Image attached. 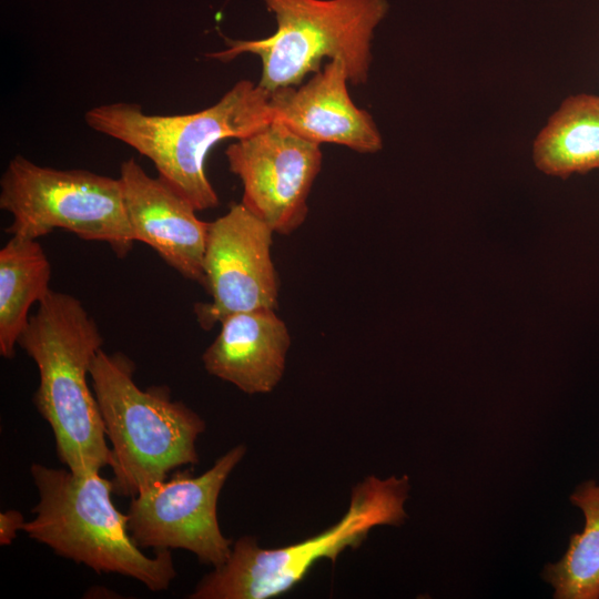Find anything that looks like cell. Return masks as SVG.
<instances>
[{"label": "cell", "mask_w": 599, "mask_h": 599, "mask_svg": "<svg viewBox=\"0 0 599 599\" xmlns=\"http://www.w3.org/2000/svg\"><path fill=\"white\" fill-rule=\"evenodd\" d=\"M102 343L82 303L52 290L18 339L39 370L33 402L53 432L57 456L78 476L100 473L110 461L103 419L88 384Z\"/></svg>", "instance_id": "obj_1"}, {"label": "cell", "mask_w": 599, "mask_h": 599, "mask_svg": "<svg viewBox=\"0 0 599 599\" xmlns=\"http://www.w3.org/2000/svg\"><path fill=\"white\" fill-rule=\"evenodd\" d=\"M271 92L250 80L236 82L213 105L185 114H149L138 103L111 102L88 110L93 131L148 158L159 177L196 211L220 200L205 172V159L220 142L245 138L273 121Z\"/></svg>", "instance_id": "obj_2"}, {"label": "cell", "mask_w": 599, "mask_h": 599, "mask_svg": "<svg viewBox=\"0 0 599 599\" xmlns=\"http://www.w3.org/2000/svg\"><path fill=\"white\" fill-rule=\"evenodd\" d=\"M133 363L122 354L98 352L90 379L111 441L113 491L134 497L181 466L195 465L205 422L163 386L140 388Z\"/></svg>", "instance_id": "obj_3"}, {"label": "cell", "mask_w": 599, "mask_h": 599, "mask_svg": "<svg viewBox=\"0 0 599 599\" xmlns=\"http://www.w3.org/2000/svg\"><path fill=\"white\" fill-rule=\"evenodd\" d=\"M30 473L39 494L34 517L23 528L31 539L97 572L131 577L152 591L169 588L176 576L171 550L154 557L141 551L130 535L128 515L113 504L112 480L41 464H33Z\"/></svg>", "instance_id": "obj_4"}, {"label": "cell", "mask_w": 599, "mask_h": 599, "mask_svg": "<svg viewBox=\"0 0 599 599\" xmlns=\"http://www.w3.org/2000/svg\"><path fill=\"white\" fill-rule=\"evenodd\" d=\"M410 489L408 476H369L352 490L347 511L338 522L301 542L261 548L243 536L232 545L229 559L214 568L189 596L192 599H267L300 583L321 559L333 564L347 548L356 549L376 526L402 525Z\"/></svg>", "instance_id": "obj_5"}, {"label": "cell", "mask_w": 599, "mask_h": 599, "mask_svg": "<svg viewBox=\"0 0 599 599\" xmlns=\"http://www.w3.org/2000/svg\"><path fill=\"white\" fill-rule=\"evenodd\" d=\"M276 19L263 39H225L226 48L207 54L229 62L241 54L260 58L257 84L268 92L297 87L321 70L324 58L342 59L349 83L365 84L372 64L376 27L388 12L387 0H263Z\"/></svg>", "instance_id": "obj_6"}, {"label": "cell", "mask_w": 599, "mask_h": 599, "mask_svg": "<svg viewBox=\"0 0 599 599\" xmlns=\"http://www.w3.org/2000/svg\"><path fill=\"white\" fill-rule=\"evenodd\" d=\"M0 209L11 215L6 229L11 236L38 240L64 230L106 243L119 257L136 242L119 177L42 166L16 155L0 180Z\"/></svg>", "instance_id": "obj_7"}, {"label": "cell", "mask_w": 599, "mask_h": 599, "mask_svg": "<svg viewBox=\"0 0 599 599\" xmlns=\"http://www.w3.org/2000/svg\"><path fill=\"white\" fill-rule=\"evenodd\" d=\"M246 453L237 445L200 476L177 474L131 498L128 528L140 548L155 551L184 549L214 568L232 551L217 520V500L230 474Z\"/></svg>", "instance_id": "obj_8"}, {"label": "cell", "mask_w": 599, "mask_h": 599, "mask_svg": "<svg viewBox=\"0 0 599 599\" xmlns=\"http://www.w3.org/2000/svg\"><path fill=\"white\" fill-rule=\"evenodd\" d=\"M230 171L243 186L241 203L274 233L288 235L308 214L307 200L322 167V151L272 121L225 150Z\"/></svg>", "instance_id": "obj_9"}, {"label": "cell", "mask_w": 599, "mask_h": 599, "mask_svg": "<svg viewBox=\"0 0 599 599\" xmlns=\"http://www.w3.org/2000/svg\"><path fill=\"white\" fill-rule=\"evenodd\" d=\"M273 233L242 203L210 222L203 286L211 301L194 306L202 328L211 329L236 313L275 309L278 281L271 253Z\"/></svg>", "instance_id": "obj_10"}, {"label": "cell", "mask_w": 599, "mask_h": 599, "mask_svg": "<svg viewBox=\"0 0 599 599\" xmlns=\"http://www.w3.org/2000/svg\"><path fill=\"white\" fill-rule=\"evenodd\" d=\"M119 180L135 241L153 248L185 278L204 285L210 222L200 220L187 200L132 158L121 164Z\"/></svg>", "instance_id": "obj_11"}, {"label": "cell", "mask_w": 599, "mask_h": 599, "mask_svg": "<svg viewBox=\"0 0 599 599\" xmlns=\"http://www.w3.org/2000/svg\"><path fill=\"white\" fill-rule=\"evenodd\" d=\"M342 59L329 60L305 84L271 92L273 121L321 145L334 143L358 153H376L382 134L373 116L349 97Z\"/></svg>", "instance_id": "obj_12"}, {"label": "cell", "mask_w": 599, "mask_h": 599, "mask_svg": "<svg viewBox=\"0 0 599 599\" xmlns=\"http://www.w3.org/2000/svg\"><path fill=\"white\" fill-rule=\"evenodd\" d=\"M202 361L206 372L246 394L272 392L283 377L291 335L275 309L227 316Z\"/></svg>", "instance_id": "obj_13"}, {"label": "cell", "mask_w": 599, "mask_h": 599, "mask_svg": "<svg viewBox=\"0 0 599 599\" xmlns=\"http://www.w3.org/2000/svg\"><path fill=\"white\" fill-rule=\"evenodd\" d=\"M531 158L540 172L561 179L599 169V95L566 98L535 136Z\"/></svg>", "instance_id": "obj_14"}, {"label": "cell", "mask_w": 599, "mask_h": 599, "mask_svg": "<svg viewBox=\"0 0 599 599\" xmlns=\"http://www.w3.org/2000/svg\"><path fill=\"white\" fill-rule=\"evenodd\" d=\"M51 264L38 240L11 236L0 250V354L13 358L34 303L50 293Z\"/></svg>", "instance_id": "obj_15"}, {"label": "cell", "mask_w": 599, "mask_h": 599, "mask_svg": "<svg viewBox=\"0 0 599 599\" xmlns=\"http://www.w3.org/2000/svg\"><path fill=\"white\" fill-rule=\"evenodd\" d=\"M585 518L583 529L570 537L560 560L545 566L541 577L556 599H599V484H579L569 497Z\"/></svg>", "instance_id": "obj_16"}, {"label": "cell", "mask_w": 599, "mask_h": 599, "mask_svg": "<svg viewBox=\"0 0 599 599\" xmlns=\"http://www.w3.org/2000/svg\"><path fill=\"white\" fill-rule=\"evenodd\" d=\"M24 517L18 510H7L0 514V545L8 546L16 539L19 530L24 528Z\"/></svg>", "instance_id": "obj_17"}]
</instances>
